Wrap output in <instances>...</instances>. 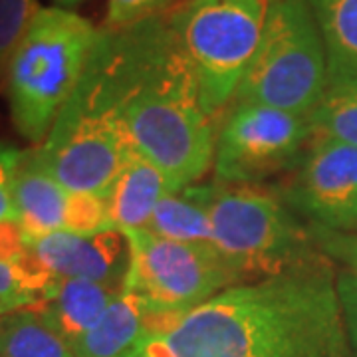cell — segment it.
Returning a JSON list of instances; mask_svg holds the SVG:
<instances>
[{
	"label": "cell",
	"instance_id": "1",
	"mask_svg": "<svg viewBox=\"0 0 357 357\" xmlns=\"http://www.w3.org/2000/svg\"><path fill=\"white\" fill-rule=\"evenodd\" d=\"M335 274L324 256L241 282L178 316H149L133 357H351Z\"/></svg>",
	"mask_w": 357,
	"mask_h": 357
},
{
	"label": "cell",
	"instance_id": "2",
	"mask_svg": "<svg viewBox=\"0 0 357 357\" xmlns=\"http://www.w3.org/2000/svg\"><path fill=\"white\" fill-rule=\"evenodd\" d=\"M88 68L131 149L165 175L171 191L206 175L217 129L204 114L195 70L165 14L100 28Z\"/></svg>",
	"mask_w": 357,
	"mask_h": 357
},
{
	"label": "cell",
	"instance_id": "3",
	"mask_svg": "<svg viewBox=\"0 0 357 357\" xmlns=\"http://www.w3.org/2000/svg\"><path fill=\"white\" fill-rule=\"evenodd\" d=\"M100 28L70 8H42L10 58L4 88L14 129L40 145L86 72Z\"/></svg>",
	"mask_w": 357,
	"mask_h": 357
},
{
	"label": "cell",
	"instance_id": "4",
	"mask_svg": "<svg viewBox=\"0 0 357 357\" xmlns=\"http://www.w3.org/2000/svg\"><path fill=\"white\" fill-rule=\"evenodd\" d=\"M213 246L241 282L280 276L321 256L310 225L300 220L282 195L255 185H220L211 204Z\"/></svg>",
	"mask_w": 357,
	"mask_h": 357
},
{
	"label": "cell",
	"instance_id": "5",
	"mask_svg": "<svg viewBox=\"0 0 357 357\" xmlns=\"http://www.w3.org/2000/svg\"><path fill=\"white\" fill-rule=\"evenodd\" d=\"M326 89V46L307 0H270L258 48L232 103L312 115Z\"/></svg>",
	"mask_w": 357,
	"mask_h": 357
},
{
	"label": "cell",
	"instance_id": "6",
	"mask_svg": "<svg viewBox=\"0 0 357 357\" xmlns=\"http://www.w3.org/2000/svg\"><path fill=\"white\" fill-rule=\"evenodd\" d=\"M270 0H185L165 14L191 62L213 121L232 103L266 22Z\"/></svg>",
	"mask_w": 357,
	"mask_h": 357
},
{
	"label": "cell",
	"instance_id": "7",
	"mask_svg": "<svg viewBox=\"0 0 357 357\" xmlns=\"http://www.w3.org/2000/svg\"><path fill=\"white\" fill-rule=\"evenodd\" d=\"M131 151L114 109L86 66L76 91L36 147L40 163L68 191L105 199Z\"/></svg>",
	"mask_w": 357,
	"mask_h": 357
},
{
	"label": "cell",
	"instance_id": "8",
	"mask_svg": "<svg viewBox=\"0 0 357 357\" xmlns=\"http://www.w3.org/2000/svg\"><path fill=\"white\" fill-rule=\"evenodd\" d=\"M131 250L126 290L139 296L151 316H178L241 278L213 244L177 243L149 229L126 230Z\"/></svg>",
	"mask_w": 357,
	"mask_h": 357
},
{
	"label": "cell",
	"instance_id": "9",
	"mask_svg": "<svg viewBox=\"0 0 357 357\" xmlns=\"http://www.w3.org/2000/svg\"><path fill=\"white\" fill-rule=\"evenodd\" d=\"M316 135L310 115H296L260 103H232L217 129L215 181L255 185L300 165Z\"/></svg>",
	"mask_w": 357,
	"mask_h": 357
},
{
	"label": "cell",
	"instance_id": "10",
	"mask_svg": "<svg viewBox=\"0 0 357 357\" xmlns=\"http://www.w3.org/2000/svg\"><path fill=\"white\" fill-rule=\"evenodd\" d=\"M282 199L312 227L357 230V147L318 135Z\"/></svg>",
	"mask_w": 357,
	"mask_h": 357
},
{
	"label": "cell",
	"instance_id": "11",
	"mask_svg": "<svg viewBox=\"0 0 357 357\" xmlns=\"http://www.w3.org/2000/svg\"><path fill=\"white\" fill-rule=\"evenodd\" d=\"M28 252L52 278H74L126 290L131 250L126 232L117 229L98 234L54 232L26 241Z\"/></svg>",
	"mask_w": 357,
	"mask_h": 357
},
{
	"label": "cell",
	"instance_id": "12",
	"mask_svg": "<svg viewBox=\"0 0 357 357\" xmlns=\"http://www.w3.org/2000/svg\"><path fill=\"white\" fill-rule=\"evenodd\" d=\"M13 201L16 220L26 241L54 232H68L74 192L68 191L46 167L34 149L24 151L14 173Z\"/></svg>",
	"mask_w": 357,
	"mask_h": 357
},
{
	"label": "cell",
	"instance_id": "13",
	"mask_svg": "<svg viewBox=\"0 0 357 357\" xmlns=\"http://www.w3.org/2000/svg\"><path fill=\"white\" fill-rule=\"evenodd\" d=\"M121 292L102 282L54 278L34 312L72 345L102 319Z\"/></svg>",
	"mask_w": 357,
	"mask_h": 357
},
{
	"label": "cell",
	"instance_id": "14",
	"mask_svg": "<svg viewBox=\"0 0 357 357\" xmlns=\"http://www.w3.org/2000/svg\"><path fill=\"white\" fill-rule=\"evenodd\" d=\"M171 191L167 177L137 151H131L105 197L112 227L121 232L147 229L155 206Z\"/></svg>",
	"mask_w": 357,
	"mask_h": 357
},
{
	"label": "cell",
	"instance_id": "15",
	"mask_svg": "<svg viewBox=\"0 0 357 357\" xmlns=\"http://www.w3.org/2000/svg\"><path fill=\"white\" fill-rule=\"evenodd\" d=\"M149 316L139 296L123 290L102 319L70 347L76 357H133L149 332Z\"/></svg>",
	"mask_w": 357,
	"mask_h": 357
},
{
	"label": "cell",
	"instance_id": "16",
	"mask_svg": "<svg viewBox=\"0 0 357 357\" xmlns=\"http://www.w3.org/2000/svg\"><path fill=\"white\" fill-rule=\"evenodd\" d=\"M217 192L215 183H195L175 192H167L155 206L147 229L177 243L213 244L211 204Z\"/></svg>",
	"mask_w": 357,
	"mask_h": 357
},
{
	"label": "cell",
	"instance_id": "17",
	"mask_svg": "<svg viewBox=\"0 0 357 357\" xmlns=\"http://www.w3.org/2000/svg\"><path fill=\"white\" fill-rule=\"evenodd\" d=\"M307 4L326 46L328 86H356L357 0H307Z\"/></svg>",
	"mask_w": 357,
	"mask_h": 357
},
{
	"label": "cell",
	"instance_id": "18",
	"mask_svg": "<svg viewBox=\"0 0 357 357\" xmlns=\"http://www.w3.org/2000/svg\"><path fill=\"white\" fill-rule=\"evenodd\" d=\"M0 357H76L34 310L0 316Z\"/></svg>",
	"mask_w": 357,
	"mask_h": 357
},
{
	"label": "cell",
	"instance_id": "19",
	"mask_svg": "<svg viewBox=\"0 0 357 357\" xmlns=\"http://www.w3.org/2000/svg\"><path fill=\"white\" fill-rule=\"evenodd\" d=\"M52 282L54 278L28 250L16 262L0 260V316L18 310H34Z\"/></svg>",
	"mask_w": 357,
	"mask_h": 357
},
{
	"label": "cell",
	"instance_id": "20",
	"mask_svg": "<svg viewBox=\"0 0 357 357\" xmlns=\"http://www.w3.org/2000/svg\"><path fill=\"white\" fill-rule=\"evenodd\" d=\"M310 119L319 137L357 147V84L328 86Z\"/></svg>",
	"mask_w": 357,
	"mask_h": 357
},
{
	"label": "cell",
	"instance_id": "21",
	"mask_svg": "<svg viewBox=\"0 0 357 357\" xmlns=\"http://www.w3.org/2000/svg\"><path fill=\"white\" fill-rule=\"evenodd\" d=\"M40 10L38 0H0V82H4L10 58Z\"/></svg>",
	"mask_w": 357,
	"mask_h": 357
},
{
	"label": "cell",
	"instance_id": "22",
	"mask_svg": "<svg viewBox=\"0 0 357 357\" xmlns=\"http://www.w3.org/2000/svg\"><path fill=\"white\" fill-rule=\"evenodd\" d=\"M310 232L321 255L340 260L347 266V272L357 276V232H340V230L321 229L312 225H310Z\"/></svg>",
	"mask_w": 357,
	"mask_h": 357
},
{
	"label": "cell",
	"instance_id": "23",
	"mask_svg": "<svg viewBox=\"0 0 357 357\" xmlns=\"http://www.w3.org/2000/svg\"><path fill=\"white\" fill-rule=\"evenodd\" d=\"M173 0H107L105 28H123L163 14Z\"/></svg>",
	"mask_w": 357,
	"mask_h": 357
},
{
	"label": "cell",
	"instance_id": "24",
	"mask_svg": "<svg viewBox=\"0 0 357 357\" xmlns=\"http://www.w3.org/2000/svg\"><path fill=\"white\" fill-rule=\"evenodd\" d=\"M24 151L0 139V222H18L13 201L14 173Z\"/></svg>",
	"mask_w": 357,
	"mask_h": 357
},
{
	"label": "cell",
	"instance_id": "25",
	"mask_svg": "<svg viewBox=\"0 0 357 357\" xmlns=\"http://www.w3.org/2000/svg\"><path fill=\"white\" fill-rule=\"evenodd\" d=\"M335 288L342 306L345 332L349 342L357 349V276L351 272H342L335 278Z\"/></svg>",
	"mask_w": 357,
	"mask_h": 357
},
{
	"label": "cell",
	"instance_id": "26",
	"mask_svg": "<svg viewBox=\"0 0 357 357\" xmlns=\"http://www.w3.org/2000/svg\"><path fill=\"white\" fill-rule=\"evenodd\" d=\"M26 236L18 222H0V260L16 262L26 255Z\"/></svg>",
	"mask_w": 357,
	"mask_h": 357
},
{
	"label": "cell",
	"instance_id": "27",
	"mask_svg": "<svg viewBox=\"0 0 357 357\" xmlns=\"http://www.w3.org/2000/svg\"><path fill=\"white\" fill-rule=\"evenodd\" d=\"M58 6H62V8H72V6H76L79 2H84V0H54Z\"/></svg>",
	"mask_w": 357,
	"mask_h": 357
}]
</instances>
